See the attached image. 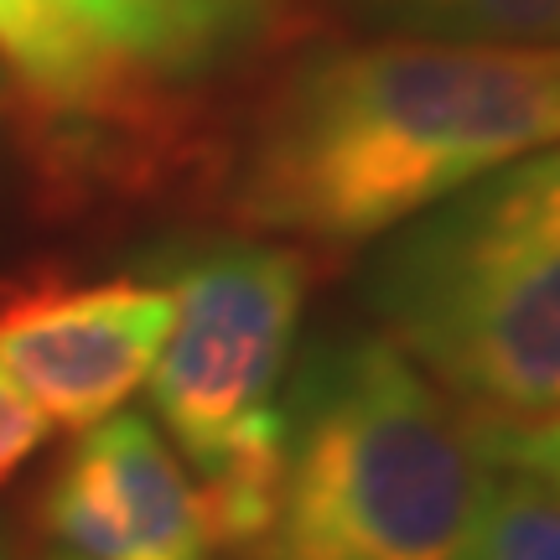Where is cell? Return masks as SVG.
Returning a JSON list of instances; mask_svg holds the SVG:
<instances>
[{
	"label": "cell",
	"mask_w": 560,
	"mask_h": 560,
	"mask_svg": "<svg viewBox=\"0 0 560 560\" xmlns=\"http://www.w3.org/2000/svg\"><path fill=\"white\" fill-rule=\"evenodd\" d=\"M556 140L560 47L327 42L265 94L234 172V219L291 244L363 249Z\"/></svg>",
	"instance_id": "cell-1"
},
{
	"label": "cell",
	"mask_w": 560,
	"mask_h": 560,
	"mask_svg": "<svg viewBox=\"0 0 560 560\" xmlns=\"http://www.w3.org/2000/svg\"><path fill=\"white\" fill-rule=\"evenodd\" d=\"M285 380L276 503L234 560H472L493 467L395 342L327 332Z\"/></svg>",
	"instance_id": "cell-2"
},
{
	"label": "cell",
	"mask_w": 560,
	"mask_h": 560,
	"mask_svg": "<svg viewBox=\"0 0 560 560\" xmlns=\"http://www.w3.org/2000/svg\"><path fill=\"white\" fill-rule=\"evenodd\" d=\"M359 301L478 425L560 416V140L384 234Z\"/></svg>",
	"instance_id": "cell-3"
},
{
	"label": "cell",
	"mask_w": 560,
	"mask_h": 560,
	"mask_svg": "<svg viewBox=\"0 0 560 560\" xmlns=\"http://www.w3.org/2000/svg\"><path fill=\"white\" fill-rule=\"evenodd\" d=\"M177 317L151 369V405L192 472L280 425L312 265L296 244L208 240L172 270Z\"/></svg>",
	"instance_id": "cell-4"
},
{
	"label": "cell",
	"mask_w": 560,
	"mask_h": 560,
	"mask_svg": "<svg viewBox=\"0 0 560 560\" xmlns=\"http://www.w3.org/2000/svg\"><path fill=\"white\" fill-rule=\"evenodd\" d=\"M177 301L145 280L32 285L0 301V363L52 425L89 431L151 380Z\"/></svg>",
	"instance_id": "cell-5"
},
{
	"label": "cell",
	"mask_w": 560,
	"mask_h": 560,
	"mask_svg": "<svg viewBox=\"0 0 560 560\" xmlns=\"http://www.w3.org/2000/svg\"><path fill=\"white\" fill-rule=\"evenodd\" d=\"M42 520L79 560H213L198 482L145 416L89 425L47 482Z\"/></svg>",
	"instance_id": "cell-6"
},
{
	"label": "cell",
	"mask_w": 560,
	"mask_h": 560,
	"mask_svg": "<svg viewBox=\"0 0 560 560\" xmlns=\"http://www.w3.org/2000/svg\"><path fill=\"white\" fill-rule=\"evenodd\" d=\"M0 73L21 83L62 145L115 151L151 130L156 89L62 0H0Z\"/></svg>",
	"instance_id": "cell-7"
},
{
	"label": "cell",
	"mask_w": 560,
	"mask_h": 560,
	"mask_svg": "<svg viewBox=\"0 0 560 560\" xmlns=\"http://www.w3.org/2000/svg\"><path fill=\"white\" fill-rule=\"evenodd\" d=\"M151 83H208L260 58L296 0H62Z\"/></svg>",
	"instance_id": "cell-8"
},
{
	"label": "cell",
	"mask_w": 560,
	"mask_h": 560,
	"mask_svg": "<svg viewBox=\"0 0 560 560\" xmlns=\"http://www.w3.org/2000/svg\"><path fill=\"white\" fill-rule=\"evenodd\" d=\"M374 32L472 47H560V0H342Z\"/></svg>",
	"instance_id": "cell-9"
},
{
	"label": "cell",
	"mask_w": 560,
	"mask_h": 560,
	"mask_svg": "<svg viewBox=\"0 0 560 560\" xmlns=\"http://www.w3.org/2000/svg\"><path fill=\"white\" fill-rule=\"evenodd\" d=\"M472 560H560V499L540 482L493 467Z\"/></svg>",
	"instance_id": "cell-10"
},
{
	"label": "cell",
	"mask_w": 560,
	"mask_h": 560,
	"mask_svg": "<svg viewBox=\"0 0 560 560\" xmlns=\"http://www.w3.org/2000/svg\"><path fill=\"white\" fill-rule=\"evenodd\" d=\"M478 446L488 457V467L520 472V478L540 482V488H550L560 499V416L524 420V425H478Z\"/></svg>",
	"instance_id": "cell-11"
},
{
	"label": "cell",
	"mask_w": 560,
	"mask_h": 560,
	"mask_svg": "<svg viewBox=\"0 0 560 560\" xmlns=\"http://www.w3.org/2000/svg\"><path fill=\"white\" fill-rule=\"evenodd\" d=\"M47 431H52V420L26 400V389L0 363V482H11L26 462L37 457Z\"/></svg>",
	"instance_id": "cell-12"
},
{
	"label": "cell",
	"mask_w": 560,
	"mask_h": 560,
	"mask_svg": "<svg viewBox=\"0 0 560 560\" xmlns=\"http://www.w3.org/2000/svg\"><path fill=\"white\" fill-rule=\"evenodd\" d=\"M5 100H11V94H5V73H0V109H5Z\"/></svg>",
	"instance_id": "cell-13"
},
{
	"label": "cell",
	"mask_w": 560,
	"mask_h": 560,
	"mask_svg": "<svg viewBox=\"0 0 560 560\" xmlns=\"http://www.w3.org/2000/svg\"><path fill=\"white\" fill-rule=\"evenodd\" d=\"M52 560H79V556H52Z\"/></svg>",
	"instance_id": "cell-14"
},
{
	"label": "cell",
	"mask_w": 560,
	"mask_h": 560,
	"mask_svg": "<svg viewBox=\"0 0 560 560\" xmlns=\"http://www.w3.org/2000/svg\"><path fill=\"white\" fill-rule=\"evenodd\" d=\"M0 560H5V556H0Z\"/></svg>",
	"instance_id": "cell-15"
}]
</instances>
